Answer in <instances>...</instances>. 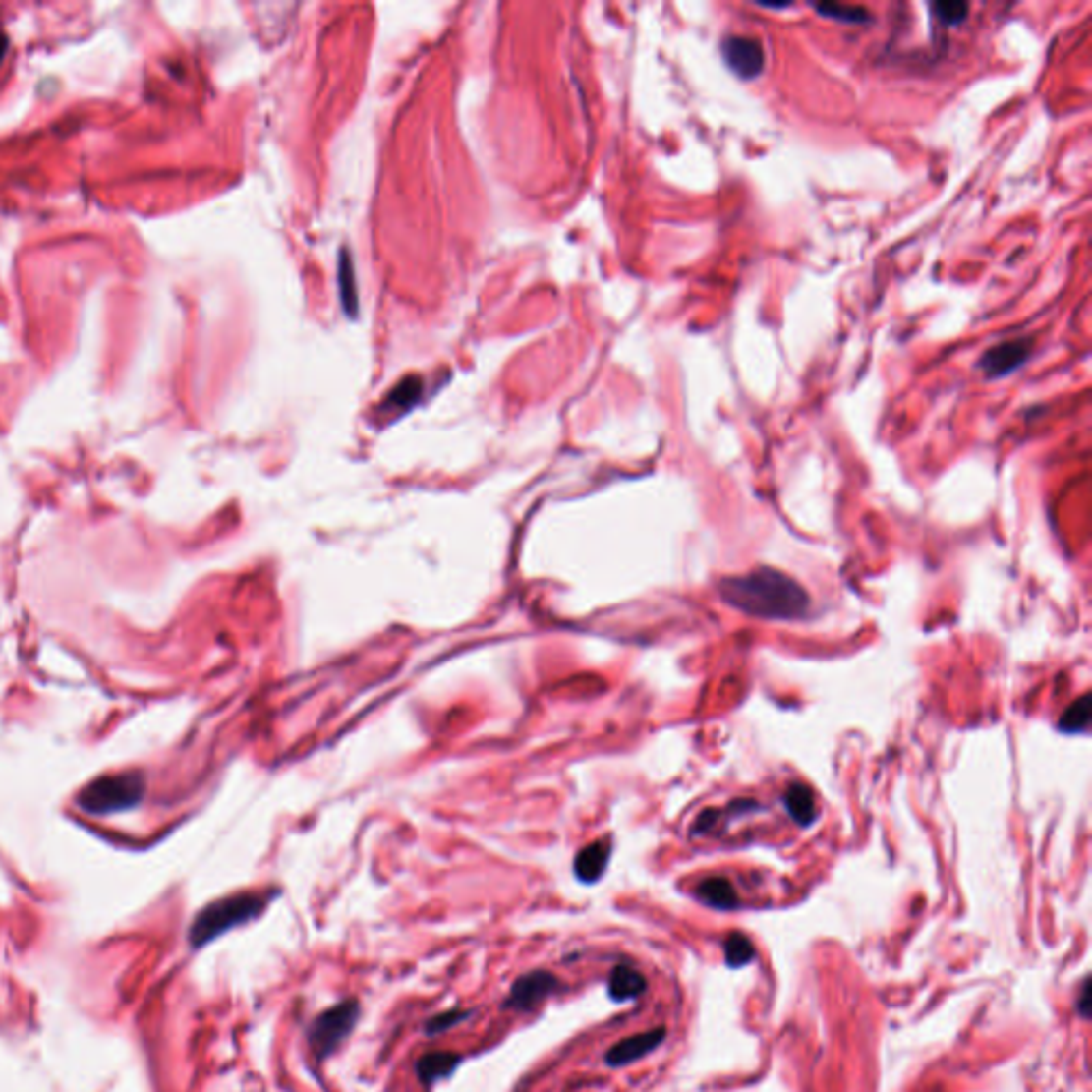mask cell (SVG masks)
Instances as JSON below:
<instances>
[{
  "instance_id": "4fadbf2b",
  "label": "cell",
  "mask_w": 1092,
  "mask_h": 1092,
  "mask_svg": "<svg viewBox=\"0 0 1092 1092\" xmlns=\"http://www.w3.org/2000/svg\"><path fill=\"white\" fill-rule=\"evenodd\" d=\"M785 807L789 818H792L798 826H809L818 818V811H815V798L811 794V789L802 783H794L792 787L785 792Z\"/></svg>"
},
{
  "instance_id": "44dd1931",
  "label": "cell",
  "mask_w": 1092,
  "mask_h": 1092,
  "mask_svg": "<svg viewBox=\"0 0 1092 1092\" xmlns=\"http://www.w3.org/2000/svg\"><path fill=\"white\" fill-rule=\"evenodd\" d=\"M1088 1007H1090V984H1088V979H1086L1084 988H1082V999H1079V1007H1077L1079 1013L1084 1015V1018H1088Z\"/></svg>"
},
{
  "instance_id": "277c9868",
  "label": "cell",
  "mask_w": 1092,
  "mask_h": 1092,
  "mask_svg": "<svg viewBox=\"0 0 1092 1092\" xmlns=\"http://www.w3.org/2000/svg\"><path fill=\"white\" fill-rule=\"evenodd\" d=\"M361 1018V1003L357 999H346L335 1003L333 1007L318 1013L308 1028V1044L312 1057L322 1063L340 1048L344 1041L355 1031Z\"/></svg>"
},
{
  "instance_id": "7a4b0ae2",
  "label": "cell",
  "mask_w": 1092,
  "mask_h": 1092,
  "mask_svg": "<svg viewBox=\"0 0 1092 1092\" xmlns=\"http://www.w3.org/2000/svg\"><path fill=\"white\" fill-rule=\"evenodd\" d=\"M278 894V890H259V892H240L211 902L195 918L191 944L195 948H203L220 935L233 931V928L260 918V913Z\"/></svg>"
},
{
  "instance_id": "9c48e42d",
  "label": "cell",
  "mask_w": 1092,
  "mask_h": 1092,
  "mask_svg": "<svg viewBox=\"0 0 1092 1092\" xmlns=\"http://www.w3.org/2000/svg\"><path fill=\"white\" fill-rule=\"evenodd\" d=\"M463 1063V1057L457 1052H450V1050H437V1052H427L423 1057L414 1064V1073H417L419 1082L430 1088L437 1082H442V1079H448L453 1075L459 1064Z\"/></svg>"
},
{
  "instance_id": "5b68a950",
  "label": "cell",
  "mask_w": 1092,
  "mask_h": 1092,
  "mask_svg": "<svg viewBox=\"0 0 1092 1092\" xmlns=\"http://www.w3.org/2000/svg\"><path fill=\"white\" fill-rule=\"evenodd\" d=\"M559 990H561V982L553 973L536 969L514 979L510 986V993L506 1001L501 1003V1007L514 1009V1011H534L536 1007L543 1006L546 999L559 993Z\"/></svg>"
},
{
  "instance_id": "e0dca14e",
  "label": "cell",
  "mask_w": 1092,
  "mask_h": 1092,
  "mask_svg": "<svg viewBox=\"0 0 1092 1092\" xmlns=\"http://www.w3.org/2000/svg\"><path fill=\"white\" fill-rule=\"evenodd\" d=\"M468 1018H472V1011H468V1009L442 1011V1013H437V1015H433V1018L425 1022V1035H430V1037L442 1035V1033L450 1031V1028L459 1026L461 1022H466Z\"/></svg>"
},
{
  "instance_id": "8fae6325",
  "label": "cell",
  "mask_w": 1092,
  "mask_h": 1092,
  "mask_svg": "<svg viewBox=\"0 0 1092 1092\" xmlns=\"http://www.w3.org/2000/svg\"><path fill=\"white\" fill-rule=\"evenodd\" d=\"M647 990V977L630 964H617L608 977V995L614 1003L636 1001Z\"/></svg>"
},
{
  "instance_id": "9a60e30c",
  "label": "cell",
  "mask_w": 1092,
  "mask_h": 1092,
  "mask_svg": "<svg viewBox=\"0 0 1092 1092\" xmlns=\"http://www.w3.org/2000/svg\"><path fill=\"white\" fill-rule=\"evenodd\" d=\"M1088 723H1090V696L1086 694L1079 698L1075 705H1071L1064 711V715L1059 721V727L1066 734H1077V732H1084Z\"/></svg>"
},
{
  "instance_id": "d6986e66",
  "label": "cell",
  "mask_w": 1092,
  "mask_h": 1092,
  "mask_svg": "<svg viewBox=\"0 0 1092 1092\" xmlns=\"http://www.w3.org/2000/svg\"><path fill=\"white\" fill-rule=\"evenodd\" d=\"M340 286H342V301L346 306V312L355 314L357 308H359V301H357L353 259H350L348 255H342V260H340Z\"/></svg>"
},
{
  "instance_id": "7402d4cb",
  "label": "cell",
  "mask_w": 1092,
  "mask_h": 1092,
  "mask_svg": "<svg viewBox=\"0 0 1092 1092\" xmlns=\"http://www.w3.org/2000/svg\"><path fill=\"white\" fill-rule=\"evenodd\" d=\"M7 47H9V39H7V36H5L3 32H0V62H3V58H5Z\"/></svg>"
},
{
  "instance_id": "2e32d148",
  "label": "cell",
  "mask_w": 1092,
  "mask_h": 1092,
  "mask_svg": "<svg viewBox=\"0 0 1092 1092\" xmlns=\"http://www.w3.org/2000/svg\"><path fill=\"white\" fill-rule=\"evenodd\" d=\"M723 953H725V964L730 966V969H740V966H745L753 960V946L745 935L736 933L725 939Z\"/></svg>"
},
{
  "instance_id": "ba28073f",
  "label": "cell",
  "mask_w": 1092,
  "mask_h": 1092,
  "mask_svg": "<svg viewBox=\"0 0 1092 1092\" xmlns=\"http://www.w3.org/2000/svg\"><path fill=\"white\" fill-rule=\"evenodd\" d=\"M663 1039H666V1028H653V1031L647 1033L625 1037L606 1052L604 1061L608 1066L619 1069V1066H627L647 1057V1054L661 1046Z\"/></svg>"
},
{
  "instance_id": "ac0fdd59",
  "label": "cell",
  "mask_w": 1092,
  "mask_h": 1092,
  "mask_svg": "<svg viewBox=\"0 0 1092 1092\" xmlns=\"http://www.w3.org/2000/svg\"><path fill=\"white\" fill-rule=\"evenodd\" d=\"M419 395H421V380H419V378H408V380L401 382V384L395 388V391H391V395H388V401H386V406H384L382 412H388V410L401 412L404 408L412 406L414 401L419 399Z\"/></svg>"
},
{
  "instance_id": "ffe728a7",
  "label": "cell",
  "mask_w": 1092,
  "mask_h": 1092,
  "mask_svg": "<svg viewBox=\"0 0 1092 1092\" xmlns=\"http://www.w3.org/2000/svg\"><path fill=\"white\" fill-rule=\"evenodd\" d=\"M933 14L944 27H958L969 16V5L958 3V0H944V3L933 5Z\"/></svg>"
},
{
  "instance_id": "5bb4252c",
  "label": "cell",
  "mask_w": 1092,
  "mask_h": 1092,
  "mask_svg": "<svg viewBox=\"0 0 1092 1092\" xmlns=\"http://www.w3.org/2000/svg\"><path fill=\"white\" fill-rule=\"evenodd\" d=\"M813 9L824 18L845 22V24H869L871 22L869 11H866L864 7H856V5L822 3V5H813Z\"/></svg>"
},
{
  "instance_id": "8992f818",
  "label": "cell",
  "mask_w": 1092,
  "mask_h": 1092,
  "mask_svg": "<svg viewBox=\"0 0 1092 1092\" xmlns=\"http://www.w3.org/2000/svg\"><path fill=\"white\" fill-rule=\"evenodd\" d=\"M721 56L727 69L736 73L740 80H756L767 67L764 47L756 36L727 34L721 41Z\"/></svg>"
},
{
  "instance_id": "30bf717a",
  "label": "cell",
  "mask_w": 1092,
  "mask_h": 1092,
  "mask_svg": "<svg viewBox=\"0 0 1092 1092\" xmlns=\"http://www.w3.org/2000/svg\"><path fill=\"white\" fill-rule=\"evenodd\" d=\"M610 853H612V845L608 838H600L596 843L581 849L579 856L574 860L576 880L583 884H596L606 871Z\"/></svg>"
},
{
  "instance_id": "52a82bcc",
  "label": "cell",
  "mask_w": 1092,
  "mask_h": 1092,
  "mask_svg": "<svg viewBox=\"0 0 1092 1092\" xmlns=\"http://www.w3.org/2000/svg\"><path fill=\"white\" fill-rule=\"evenodd\" d=\"M1033 344L1028 340H1013L1003 342L993 348H988L979 359V370H982L988 378H1003L1011 372L1024 366V361L1031 357Z\"/></svg>"
},
{
  "instance_id": "3957f363",
  "label": "cell",
  "mask_w": 1092,
  "mask_h": 1092,
  "mask_svg": "<svg viewBox=\"0 0 1092 1092\" xmlns=\"http://www.w3.org/2000/svg\"><path fill=\"white\" fill-rule=\"evenodd\" d=\"M145 781L140 773L100 776L82 789L80 807L92 815H109L133 809L144 798Z\"/></svg>"
},
{
  "instance_id": "7c38bea8",
  "label": "cell",
  "mask_w": 1092,
  "mask_h": 1092,
  "mask_svg": "<svg viewBox=\"0 0 1092 1092\" xmlns=\"http://www.w3.org/2000/svg\"><path fill=\"white\" fill-rule=\"evenodd\" d=\"M696 894L702 902H707L709 907L715 909H734L738 907V896L734 886L725 880V877H709V880L700 882Z\"/></svg>"
},
{
  "instance_id": "6da1fadb",
  "label": "cell",
  "mask_w": 1092,
  "mask_h": 1092,
  "mask_svg": "<svg viewBox=\"0 0 1092 1092\" xmlns=\"http://www.w3.org/2000/svg\"><path fill=\"white\" fill-rule=\"evenodd\" d=\"M719 594L730 606L760 619H800L809 608L805 589L792 576L773 568L723 579Z\"/></svg>"
}]
</instances>
